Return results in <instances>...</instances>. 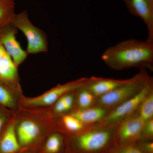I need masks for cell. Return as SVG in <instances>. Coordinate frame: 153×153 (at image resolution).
Listing matches in <instances>:
<instances>
[{"mask_svg":"<svg viewBox=\"0 0 153 153\" xmlns=\"http://www.w3.org/2000/svg\"><path fill=\"white\" fill-rule=\"evenodd\" d=\"M8 55L3 46L0 44V66Z\"/></svg>","mask_w":153,"mask_h":153,"instance_id":"obj_25","label":"cell"},{"mask_svg":"<svg viewBox=\"0 0 153 153\" xmlns=\"http://www.w3.org/2000/svg\"><path fill=\"white\" fill-rule=\"evenodd\" d=\"M77 102L79 109H84L93 106L96 101V97L85 85L77 90Z\"/></svg>","mask_w":153,"mask_h":153,"instance_id":"obj_16","label":"cell"},{"mask_svg":"<svg viewBox=\"0 0 153 153\" xmlns=\"http://www.w3.org/2000/svg\"><path fill=\"white\" fill-rule=\"evenodd\" d=\"M114 127L100 125L80 133L75 138L77 148L83 153H97L104 150L115 138Z\"/></svg>","mask_w":153,"mask_h":153,"instance_id":"obj_3","label":"cell"},{"mask_svg":"<svg viewBox=\"0 0 153 153\" xmlns=\"http://www.w3.org/2000/svg\"><path fill=\"white\" fill-rule=\"evenodd\" d=\"M108 153H144L134 143L120 144Z\"/></svg>","mask_w":153,"mask_h":153,"instance_id":"obj_20","label":"cell"},{"mask_svg":"<svg viewBox=\"0 0 153 153\" xmlns=\"http://www.w3.org/2000/svg\"><path fill=\"white\" fill-rule=\"evenodd\" d=\"M20 147L16 132V122L12 120L0 137V153H15Z\"/></svg>","mask_w":153,"mask_h":153,"instance_id":"obj_12","label":"cell"},{"mask_svg":"<svg viewBox=\"0 0 153 153\" xmlns=\"http://www.w3.org/2000/svg\"><path fill=\"white\" fill-rule=\"evenodd\" d=\"M14 0H0V28L11 23L15 13Z\"/></svg>","mask_w":153,"mask_h":153,"instance_id":"obj_15","label":"cell"},{"mask_svg":"<svg viewBox=\"0 0 153 153\" xmlns=\"http://www.w3.org/2000/svg\"><path fill=\"white\" fill-rule=\"evenodd\" d=\"M107 109L100 105L91 106L84 109H77L71 114L85 125L91 126L97 123H100L106 116Z\"/></svg>","mask_w":153,"mask_h":153,"instance_id":"obj_13","label":"cell"},{"mask_svg":"<svg viewBox=\"0 0 153 153\" xmlns=\"http://www.w3.org/2000/svg\"><path fill=\"white\" fill-rule=\"evenodd\" d=\"M20 90L19 82L0 79V105L14 109L16 106L15 95Z\"/></svg>","mask_w":153,"mask_h":153,"instance_id":"obj_14","label":"cell"},{"mask_svg":"<svg viewBox=\"0 0 153 153\" xmlns=\"http://www.w3.org/2000/svg\"><path fill=\"white\" fill-rule=\"evenodd\" d=\"M129 12L139 17L147 29V41L153 44V0H123Z\"/></svg>","mask_w":153,"mask_h":153,"instance_id":"obj_9","label":"cell"},{"mask_svg":"<svg viewBox=\"0 0 153 153\" xmlns=\"http://www.w3.org/2000/svg\"><path fill=\"white\" fill-rule=\"evenodd\" d=\"M87 78L84 77L62 85L59 84L39 96L24 98L22 100V103L25 106L27 107L51 105L55 103L59 99L66 94L75 91L85 85Z\"/></svg>","mask_w":153,"mask_h":153,"instance_id":"obj_6","label":"cell"},{"mask_svg":"<svg viewBox=\"0 0 153 153\" xmlns=\"http://www.w3.org/2000/svg\"><path fill=\"white\" fill-rule=\"evenodd\" d=\"M6 108L0 105V137L9 122V115Z\"/></svg>","mask_w":153,"mask_h":153,"instance_id":"obj_22","label":"cell"},{"mask_svg":"<svg viewBox=\"0 0 153 153\" xmlns=\"http://www.w3.org/2000/svg\"><path fill=\"white\" fill-rule=\"evenodd\" d=\"M153 137V118L145 122L142 131L141 139L152 141Z\"/></svg>","mask_w":153,"mask_h":153,"instance_id":"obj_21","label":"cell"},{"mask_svg":"<svg viewBox=\"0 0 153 153\" xmlns=\"http://www.w3.org/2000/svg\"><path fill=\"white\" fill-rule=\"evenodd\" d=\"M135 112L117 126L115 139L120 144L134 143L141 139L145 122Z\"/></svg>","mask_w":153,"mask_h":153,"instance_id":"obj_8","label":"cell"},{"mask_svg":"<svg viewBox=\"0 0 153 153\" xmlns=\"http://www.w3.org/2000/svg\"><path fill=\"white\" fill-rule=\"evenodd\" d=\"M62 137L59 134H52L48 138L45 145V150L47 153H57L62 145Z\"/></svg>","mask_w":153,"mask_h":153,"instance_id":"obj_19","label":"cell"},{"mask_svg":"<svg viewBox=\"0 0 153 153\" xmlns=\"http://www.w3.org/2000/svg\"><path fill=\"white\" fill-rule=\"evenodd\" d=\"M128 79H118L92 76L88 78L85 87L98 97L123 85Z\"/></svg>","mask_w":153,"mask_h":153,"instance_id":"obj_10","label":"cell"},{"mask_svg":"<svg viewBox=\"0 0 153 153\" xmlns=\"http://www.w3.org/2000/svg\"><path fill=\"white\" fill-rule=\"evenodd\" d=\"M153 91V81L148 82L138 93L108 113L100 125L116 126L122 121L136 112L144 99Z\"/></svg>","mask_w":153,"mask_h":153,"instance_id":"obj_5","label":"cell"},{"mask_svg":"<svg viewBox=\"0 0 153 153\" xmlns=\"http://www.w3.org/2000/svg\"><path fill=\"white\" fill-rule=\"evenodd\" d=\"M18 33V30L11 23L0 28V44L19 67L25 62L28 54L17 41L16 36Z\"/></svg>","mask_w":153,"mask_h":153,"instance_id":"obj_7","label":"cell"},{"mask_svg":"<svg viewBox=\"0 0 153 153\" xmlns=\"http://www.w3.org/2000/svg\"><path fill=\"white\" fill-rule=\"evenodd\" d=\"M152 80L145 68H140L137 74L128 79L124 84L97 97V102L106 109H113L138 93Z\"/></svg>","mask_w":153,"mask_h":153,"instance_id":"obj_2","label":"cell"},{"mask_svg":"<svg viewBox=\"0 0 153 153\" xmlns=\"http://www.w3.org/2000/svg\"><path fill=\"white\" fill-rule=\"evenodd\" d=\"M137 146L144 153H153V143L152 141L140 143Z\"/></svg>","mask_w":153,"mask_h":153,"instance_id":"obj_23","label":"cell"},{"mask_svg":"<svg viewBox=\"0 0 153 153\" xmlns=\"http://www.w3.org/2000/svg\"><path fill=\"white\" fill-rule=\"evenodd\" d=\"M12 25L24 34L27 41L26 50L29 54L46 52L48 50V41L46 33L34 26L30 22L26 11L16 13Z\"/></svg>","mask_w":153,"mask_h":153,"instance_id":"obj_4","label":"cell"},{"mask_svg":"<svg viewBox=\"0 0 153 153\" xmlns=\"http://www.w3.org/2000/svg\"><path fill=\"white\" fill-rule=\"evenodd\" d=\"M16 132L20 146H26L38 138L41 134V128L35 121L25 119L16 125Z\"/></svg>","mask_w":153,"mask_h":153,"instance_id":"obj_11","label":"cell"},{"mask_svg":"<svg viewBox=\"0 0 153 153\" xmlns=\"http://www.w3.org/2000/svg\"><path fill=\"white\" fill-rule=\"evenodd\" d=\"M137 111L140 117L145 122L153 119V91L144 99Z\"/></svg>","mask_w":153,"mask_h":153,"instance_id":"obj_17","label":"cell"},{"mask_svg":"<svg viewBox=\"0 0 153 153\" xmlns=\"http://www.w3.org/2000/svg\"><path fill=\"white\" fill-rule=\"evenodd\" d=\"M62 122L66 130L72 133H81L87 129L85 125L71 114L66 115L62 118Z\"/></svg>","mask_w":153,"mask_h":153,"instance_id":"obj_18","label":"cell"},{"mask_svg":"<svg viewBox=\"0 0 153 153\" xmlns=\"http://www.w3.org/2000/svg\"><path fill=\"white\" fill-rule=\"evenodd\" d=\"M54 110L55 112L57 113H63L68 111V110L62 97H60L55 102Z\"/></svg>","mask_w":153,"mask_h":153,"instance_id":"obj_24","label":"cell"},{"mask_svg":"<svg viewBox=\"0 0 153 153\" xmlns=\"http://www.w3.org/2000/svg\"><path fill=\"white\" fill-rule=\"evenodd\" d=\"M101 59L114 70L138 67L153 69V44L149 41L130 39L107 49Z\"/></svg>","mask_w":153,"mask_h":153,"instance_id":"obj_1","label":"cell"}]
</instances>
